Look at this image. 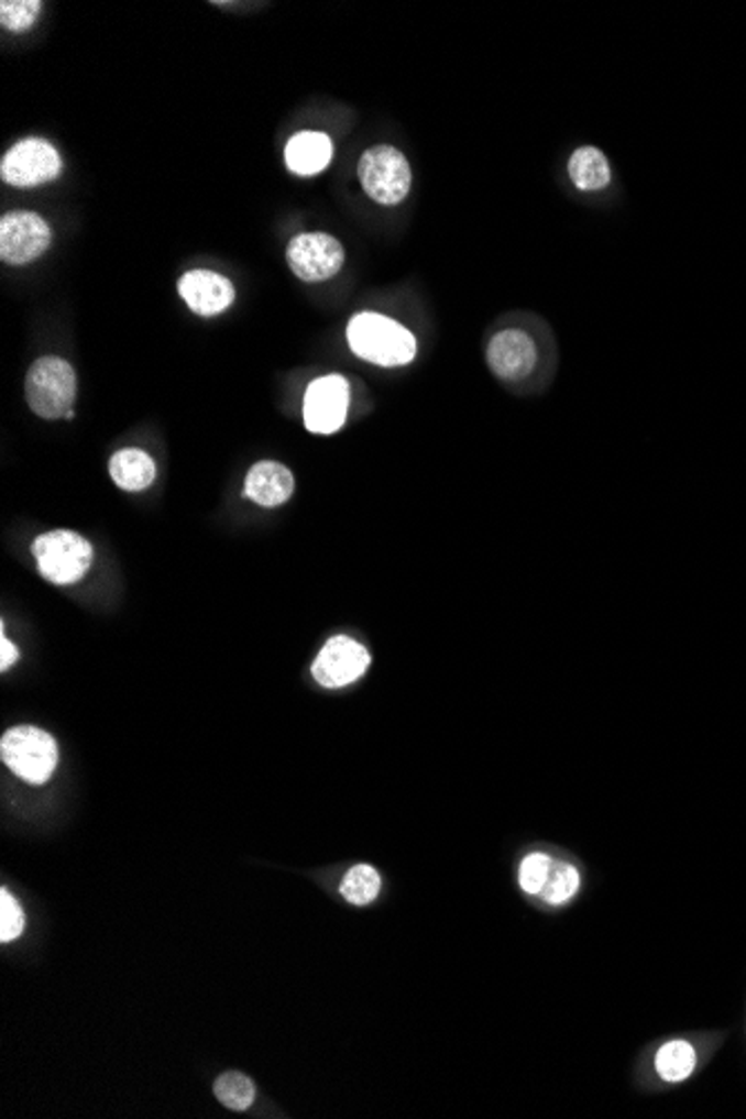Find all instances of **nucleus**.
Returning a JSON list of instances; mask_svg holds the SVG:
<instances>
[{
	"label": "nucleus",
	"instance_id": "1",
	"mask_svg": "<svg viewBox=\"0 0 746 1119\" xmlns=\"http://www.w3.org/2000/svg\"><path fill=\"white\" fill-rule=\"evenodd\" d=\"M347 340L358 358L379 366H403L416 358L414 333L394 318L373 311L351 318Z\"/></svg>",
	"mask_w": 746,
	"mask_h": 1119
},
{
	"label": "nucleus",
	"instance_id": "2",
	"mask_svg": "<svg viewBox=\"0 0 746 1119\" xmlns=\"http://www.w3.org/2000/svg\"><path fill=\"white\" fill-rule=\"evenodd\" d=\"M25 398L36 416L45 420L63 418L77 401V373L67 360L43 355L28 371Z\"/></svg>",
	"mask_w": 746,
	"mask_h": 1119
},
{
	"label": "nucleus",
	"instance_id": "3",
	"mask_svg": "<svg viewBox=\"0 0 746 1119\" xmlns=\"http://www.w3.org/2000/svg\"><path fill=\"white\" fill-rule=\"evenodd\" d=\"M0 758L21 780L30 785H45L56 769L58 746L43 728L23 724L10 728L0 739Z\"/></svg>",
	"mask_w": 746,
	"mask_h": 1119
},
{
	"label": "nucleus",
	"instance_id": "4",
	"mask_svg": "<svg viewBox=\"0 0 746 1119\" xmlns=\"http://www.w3.org/2000/svg\"><path fill=\"white\" fill-rule=\"evenodd\" d=\"M358 177L366 197L381 206L401 204L412 188L409 162L394 145H373L364 151L358 162Z\"/></svg>",
	"mask_w": 746,
	"mask_h": 1119
},
{
	"label": "nucleus",
	"instance_id": "5",
	"mask_svg": "<svg viewBox=\"0 0 746 1119\" xmlns=\"http://www.w3.org/2000/svg\"><path fill=\"white\" fill-rule=\"evenodd\" d=\"M39 572L56 585L77 583L92 566V546L72 530H52L32 544Z\"/></svg>",
	"mask_w": 746,
	"mask_h": 1119
},
{
	"label": "nucleus",
	"instance_id": "6",
	"mask_svg": "<svg viewBox=\"0 0 746 1119\" xmlns=\"http://www.w3.org/2000/svg\"><path fill=\"white\" fill-rule=\"evenodd\" d=\"M61 173L63 162L56 147L41 136L17 141L0 162V177L14 188H34L54 182Z\"/></svg>",
	"mask_w": 746,
	"mask_h": 1119
},
{
	"label": "nucleus",
	"instance_id": "7",
	"mask_svg": "<svg viewBox=\"0 0 746 1119\" xmlns=\"http://www.w3.org/2000/svg\"><path fill=\"white\" fill-rule=\"evenodd\" d=\"M52 244L50 223L32 210H14L0 219V260L23 266L39 260Z\"/></svg>",
	"mask_w": 746,
	"mask_h": 1119
},
{
	"label": "nucleus",
	"instance_id": "8",
	"mask_svg": "<svg viewBox=\"0 0 746 1119\" xmlns=\"http://www.w3.org/2000/svg\"><path fill=\"white\" fill-rule=\"evenodd\" d=\"M371 663L369 650L347 635L331 637L318 652L311 673L325 689H340L360 680Z\"/></svg>",
	"mask_w": 746,
	"mask_h": 1119
},
{
	"label": "nucleus",
	"instance_id": "9",
	"mask_svg": "<svg viewBox=\"0 0 746 1119\" xmlns=\"http://www.w3.org/2000/svg\"><path fill=\"white\" fill-rule=\"evenodd\" d=\"M286 260L290 271L303 282H325L340 273L344 249L327 233H303L290 240Z\"/></svg>",
	"mask_w": 746,
	"mask_h": 1119
},
{
	"label": "nucleus",
	"instance_id": "10",
	"mask_svg": "<svg viewBox=\"0 0 746 1119\" xmlns=\"http://www.w3.org/2000/svg\"><path fill=\"white\" fill-rule=\"evenodd\" d=\"M349 412V383L338 373L316 379L305 394V425L311 434H336Z\"/></svg>",
	"mask_w": 746,
	"mask_h": 1119
},
{
	"label": "nucleus",
	"instance_id": "11",
	"mask_svg": "<svg viewBox=\"0 0 746 1119\" xmlns=\"http://www.w3.org/2000/svg\"><path fill=\"white\" fill-rule=\"evenodd\" d=\"M537 344L520 329H505L490 340L487 364L501 381H520L533 373L537 364Z\"/></svg>",
	"mask_w": 746,
	"mask_h": 1119
},
{
	"label": "nucleus",
	"instance_id": "12",
	"mask_svg": "<svg viewBox=\"0 0 746 1119\" xmlns=\"http://www.w3.org/2000/svg\"><path fill=\"white\" fill-rule=\"evenodd\" d=\"M179 295L190 307L193 314L201 318H212L227 311L235 300V288L229 277L215 271H188L182 275Z\"/></svg>",
	"mask_w": 746,
	"mask_h": 1119
},
{
	"label": "nucleus",
	"instance_id": "13",
	"mask_svg": "<svg viewBox=\"0 0 746 1119\" xmlns=\"http://www.w3.org/2000/svg\"><path fill=\"white\" fill-rule=\"evenodd\" d=\"M333 160V143L325 132L305 130L288 139L284 147V162L290 173L314 177L322 173Z\"/></svg>",
	"mask_w": 746,
	"mask_h": 1119
},
{
	"label": "nucleus",
	"instance_id": "14",
	"mask_svg": "<svg viewBox=\"0 0 746 1119\" xmlns=\"http://www.w3.org/2000/svg\"><path fill=\"white\" fill-rule=\"evenodd\" d=\"M295 490V481L288 468L275 461L255 463L244 481V496L262 507L284 505Z\"/></svg>",
	"mask_w": 746,
	"mask_h": 1119
},
{
	"label": "nucleus",
	"instance_id": "15",
	"mask_svg": "<svg viewBox=\"0 0 746 1119\" xmlns=\"http://www.w3.org/2000/svg\"><path fill=\"white\" fill-rule=\"evenodd\" d=\"M110 476L125 492H141L157 479V465L143 450H121L110 459Z\"/></svg>",
	"mask_w": 746,
	"mask_h": 1119
},
{
	"label": "nucleus",
	"instance_id": "16",
	"mask_svg": "<svg viewBox=\"0 0 746 1119\" xmlns=\"http://www.w3.org/2000/svg\"><path fill=\"white\" fill-rule=\"evenodd\" d=\"M568 173L579 190H602L611 184V164L600 147L583 145L570 157Z\"/></svg>",
	"mask_w": 746,
	"mask_h": 1119
},
{
	"label": "nucleus",
	"instance_id": "17",
	"mask_svg": "<svg viewBox=\"0 0 746 1119\" xmlns=\"http://www.w3.org/2000/svg\"><path fill=\"white\" fill-rule=\"evenodd\" d=\"M698 1064L695 1049L687 1041H668L659 1049L655 1057V1068L661 1079L666 1082H682L687 1079Z\"/></svg>",
	"mask_w": 746,
	"mask_h": 1119
},
{
	"label": "nucleus",
	"instance_id": "18",
	"mask_svg": "<svg viewBox=\"0 0 746 1119\" xmlns=\"http://www.w3.org/2000/svg\"><path fill=\"white\" fill-rule=\"evenodd\" d=\"M342 897L353 906H366L379 897L381 876L371 865H353L342 880Z\"/></svg>",
	"mask_w": 746,
	"mask_h": 1119
},
{
	"label": "nucleus",
	"instance_id": "19",
	"mask_svg": "<svg viewBox=\"0 0 746 1119\" xmlns=\"http://www.w3.org/2000/svg\"><path fill=\"white\" fill-rule=\"evenodd\" d=\"M215 1097L231 1110H246L255 1099V1086L242 1073H223L215 1082Z\"/></svg>",
	"mask_w": 746,
	"mask_h": 1119
},
{
	"label": "nucleus",
	"instance_id": "20",
	"mask_svg": "<svg viewBox=\"0 0 746 1119\" xmlns=\"http://www.w3.org/2000/svg\"><path fill=\"white\" fill-rule=\"evenodd\" d=\"M577 889H579V871L568 863H552L548 880L541 889V897L550 906H559V903H566L568 899H572Z\"/></svg>",
	"mask_w": 746,
	"mask_h": 1119
},
{
	"label": "nucleus",
	"instance_id": "21",
	"mask_svg": "<svg viewBox=\"0 0 746 1119\" xmlns=\"http://www.w3.org/2000/svg\"><path fill=\"white\" fill-rule=\"evenodd\" d=\"M41 8L39 0H3L0 3V21H3L6 30L23 34L36 23Z\"/></svg>",
	"mask_w": 746,
	"mask_h": 1119
},
{
	"label": "nucleus",
	"instance_id": "22",
	"mask_svg": "<svg viewBox=\"0 0 746 1119\" xmlns=\"http://www.w3.org/2000/svg\"><path fill=\"white\" fill-rule=\"evenodd\" d=\"M25 928V914L8 889L0 891V941L10 943L21 936Z\"/></svg>",
	"mask_w": 746,
	"mask_h": 1119
},
{
	"label": "nucleus",
	"instance_id": "23",
	"mask_svg": "<svg viewBox=\"0 0 746 1119\" xmlns=\"http://www.w3.org/2000/svg\"><path fill=\"white\" fill-rule=\"evenodd\" d=\"M550 867H552V860L546 854L528 856L524 860V865H520V874H518V880H520V887H524V891L541 893V889H544V885L548 880Z\"/></svg>",
	"mask_w": 746,
	"mask_h": 1119
},
{
	"label": "nucleus",
	"instance_id": "24",
	"mask_svg": "<svg viewBox=\"0 0 746 1119\" xmlns=\"http://www.w3.org/2000/svg\"><path fill=\"white\" fill-rule=\"evenodd\" d=\"M19 659V648L3 635L0 639V670H8Z\"/></svg>",
	"mask_w": 746,
	"mask_h": 1119
}]
</instances>
